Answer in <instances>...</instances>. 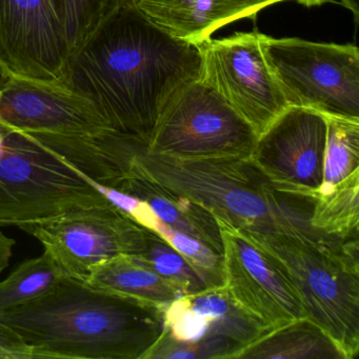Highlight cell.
Instances as JSON below:
<instances>
[{"mask_svg":"<svg viewBox=\"0 0 359 359\" xmlns=\"http://www.w3.org/2000/svg\"><path fill=\"white\" fill-rule=\"evenodd\" d=\"M201 73L198 45L172 36L129 5L68 58L64 81L115 132L148 146L165 104Z\"/></svg>","mask_w":359,"mask_h":359,"instance_id":"1","label":"cell"},{"mask_svg":"<svg viewBox=\"0 0 359 359\" xmlns=\"http://www.w3.org/2000/svg\"><path fill=\"white\" fill-rule=\"evenodd\" d=\"M0 321L36 359H144L165 330V306L94 289L66 276Z\"/></svg>","mask_w":359,"mask_h":359,"instance_id":"2","label":"cell"},{"mask_svg":"<svg viewBox=\"0 0 359 359\" xmlns=\"http://www.w3.org/2000/svg\"><path fill=\"white\" fill-rule=\"evenodd\" d=\"M133 171L199 203L237 230L320 239L311 226L315 197L277 188L251 158L136 156Z\"/></svg>","mask_w":359,"mask_h":359,"instance_id":"3","label":"cell"},{"mask_svg":"<svg viewBox=\"0 0 359 359\" xmlns=\"http://www.w3.org/2000/svg\"><path fill=\"white\" fill-rule=\"evenodd\" d=\"M241 231V230H239ZM283 269L306 317L320 327L346 359L359 351V238L262 234L243 231Z\"/></svg>","mask_w":359,"mask_h":359,"instance_id":"4","label":"cell"},{"mask_svg":"<svg viewBox=\"0 0 359 359\" xmlns=\"http://www.w3.org/2000/svg\"><path fill=\"white\" fill-rule=\"evenodd\" d=\"M100 187L26 132L0 126V226L26 228L111 205Z\"/></svg>","mask_w":359,"mask_h":359,"instance_id":"5","label":"cell"},{"mask_svg":"<svg viewBox=\"0 0 359 359\" xmlns=\"http://www.w3.org/2000/svg\"><path fill=\"white\" fill-rule=\"evenodd\" d=\"M266 62L290 107L359 119V52L353 45L262 34Z\"/></svg>","mask_w":359,"mask_h":359,"instance_id":"6","label":"cell"},{"mask_svg":"<svg viewBox=\"0 0 359 359\" xmlns=\"http://www.w3.org/2000/svg\"><path fill=\"white\" fill-rule=\"evenodd\" d=\"M256 140L251 126L197 79L165 104L147 151L178 159L251 158Z\"/></svg>","mask_w":359,"mask_h":359,"instance_id":"7","label":"cell"},{"mask_svg":"<svg viewBox=\"0 0 359 359\" xmlns=\"http://www.w3.org/2000/svg\"><path fill=\"white\" fill-rule=\"evenodd\" d=\"M199 79L219 94L258 135L287 108L262 48V33L238 32L198 45Z\"/></svg>","mask_w":359,"mask_h":359,"instance_id":"8","label":"cell"},{"mask_svg":"<svg viewBox=\"0 0 359 359\" xmlns=\"http://www.w3.org/2000/svg\"><path fill=\"white\" fill-rule=\"evenodd\" d=\"M22 230L43 245L67 276L81 281L111 258L144 253L148 236V229L113 203L73 210Z\"/></svg>","mask_w":359,"mask_h":359,"instance_id":"9","label":"cell"},{"mask_svg":"<svg viewBox=\"0 0 359 359\" xmlns=\"http://www.w3.org/2000/svg\"><path fill=\"white\" fill-rule=\"evenodd\" d=\"M62 0H0V67L16 79L65 83Z\"/></svg>","mask_w":359,"mask_h":359,"instance_id":"10","label":"cell"},{"mask_svg":"<svg viewBox=\"0 0 359 359\" xmlns=\"http://www.w3.org/2000/svg\"><path fill=\"white\" fill-rule=\"evenodd\" d=\"M224 245V287L252 316L274 330L306 318L278 262L249 235L217 219Z\"/></svg>","mask_w":359,"mask_h":359,"instance_id":"11","label":"cell"},{"mask_svg":"<svg viewBox=\"0 0 359 359\" xmlns=\"http://www.w3.org/2000/svg\"><path fill=\"white\" fill-rule=\"evenodd\" d=\"M325 115L290 107L257 136L251 159L280 190L316 197L323 180Z\"/></svg>","mask_w":359,"mask_h":359,"instance_id":"12","label":"cell"},{"mask_svg":"<svg viewBox=\"0 0 359 359\" xmlns=\"http://www.w3.org/2000/svg\"><path fill=\"white\" fill-rule=\"evenodd\" d=\"M0 126L62 137L117 133L91 102L65 83L8 77L0 89Z\"/></svg>","mask_w":359,"mask_h":359,"instance_id":"13","label":"cell"},{"mask_svg":"<svg viewBox=\"0 0 359 359\" xmlns=\"http://www.w3.org/2000/svg\"><path fill=\"white\" fill-rule=\"evenodd\" d=\"M272 331L243 310L226 287L184 295L165 306V332L176 341L224 338L241 350Z\"/></svg>","mask_w":359,"mask_h":359,"instance_id":"14","label":"cell"},{"mask_svg":"<svg viewBox=\"0 0 359 359\" xmlns=\"http://www.w3.org/2000/svg\"><path fill=\"white\" fill-rule=\"evenodd\" d=\"M287 0H131L142 15L172 36L199 45L217 29Z\"/></svg>","mask_w":359,"mask_h":359,"instance_id":"15","label":"cell"},{"mask_svg":"<svg viewBox=\"0 0 359 359\" xmlns=\"http://www.w3.org/2000/svg\"><path fill=\"white\" fill-rule=\"evenodd\" d=\"M114 190L144 201L159 222L201 241L220 255L224 253L215 216L192 199L134 171Z\"/></svg>","mask_w":359,"mask_h":359,"instance_id":"16","label":"cell"},{"mask_svg":"<svg viewBox=\"0 0 359 359\" xmlns=\"http://www.w3.org/2000/svg\"><path fill=\"white\" fill-rule=\"evenodd\" d=\"M86 283L100 291L163 306L184 296L180 285L161 276L138 255H119L97 264Z\"/></svg>","mask_w":359,"mask_h":359,"instance_id":"17","label":"cell"},{"mask_svg":"<svg viewBox=\"0 0 359 359\" xmlns=\"http://www.w3.org/2000/svg\"><path fill=\"white\" fill-rule=\"evenodd\" d=\"M234 359H346L337 344L308 318L269 332Z\"/></svg>","mask_w":359,"mask_h":359,"instance_id":"18","label":"cell"},{"mask_svg":"<svg viewBox=\"0 0 359 359\" xmlns=\"http://www.w3.org/2000/svg\"><path fill=\"white\" fill-rule=\"evenodd\" d=\"M311 226L329 236L358 237L359 171L315 197Z\"/></svg>","mask_w":359,"mask_h":359,"instance_id":"19","label":"cell"},{"mask_svg":"<svg viewBox=\"0 0 359 359\" xmlns=\"http://www.w3.org/2000/svg\"><path fill=\"white\" fill-rule=\"evenodd\" d=\"M66 276L45 252L39 257L25 260L0 281V313L46 295Z\"/></svg>","mask_w":359,"mask_h":359,"instance_id":"20","label":"cell"},{"mask_svg":"<svg viewBox=\"0 0 359 359\" xmlns=\"http://www.w3.org/2000/svg\"><path fill=\"white\" fill-rule=\"evenodd\" d=\"M325 117L327 142L323 180L319 193L327 192L351 174L359 171V119Z\"/></svg>","mask_w":359,"mask_h":359,"instance_id":"21","label":"cell"},{"mask_svg":"<svg viewBox=\"0 0 359 359\" xmlns=\"http://www.w3.org/2000/svg\"><path fill=\"white\" fill-rule=\"evenodd\" d=\"M129 5L131 0H62L68 58L79 51L111 16Z\"/></svg>","mask_w":359,"mask_h":359,"instance_id":"22","label":"cell"},{"mask_svg":"<svg viewBox=\"0 0 359 359\" xmlns=\"http://www.w3.org/2000/svg\"><path fill=\"white\" fill-rule=\"evenodd\" d=\"M138 256L161 276L180 285L184 295L208 289L201 275L187 258L154 231L148 229L146 249Z\"/></svg>","mask_w":359,"mask_h":359,"instance_id":"23","label":"cell"},{"mask_svg":"<svg viewBox=\"0 0 359 359\" xmlns=\"http://www.w3.org/2000/svg\"><path fill=\"white\" fill-rule=\"evenodd\" d=\"M154 232L163 237L192 264L208 289L224 287V256L189 235L177 232L157 218Z\"/></svg>","mask_w":359,"mask_h":359,"instance_id":"24","label":"cell"},{"mask_svg":"<svg viewBox=\"0 0 359 359\" xmlns=\"http://www.w3.org/2000/svg\"><path fill=\"white\" fill-rule=\"evenodd\" d=\"M241 351V346L224 338L182 342L172 339L163 332L144 359H233Z\"/></svg>","mask_w":359,"mask_h":359,"instance_id":"25","label":"cell"},{"mask_svg":"<svg viewBox=\"0 0 359 359\" xmlns=\"http://www.w3.org/2000/svg\"><path fill=\"white\" fill-rule=\"evenodd\" d=\"M0 359H36L34 350L0 321Z\"/></svg>","mask_w":359,"mask_h":359,"instance_id":"26","label":"cell"},{"mask_svg":"<svg viewBox=\"0 0 359 359\" xmlns=\"http://www.w3.org/2000/svg\"><path fill=\"white\" fill-rule=\"evenodd\" d=\"M15 239L7 236L0 231V273L9 266L10 259L13 255V248L15 247Z\"/></svg>","mask_w":359,"mask_h":359,"instance_id":"27","label":"cell"},{"mask_svg":"<svg viewBox=\"0 0 359 359\" xmlns=\"http://www.w3.org/2000/svg\"><path fill=\"white\" fill-rule=\"evenodd\" d=\"M339 3L354 14L355 24L357 26L359 20V0H339Z\"/></svg>","mask_w":359,"mask_h":359,"instance_id":"28","label":"cell"},{"mask_svg":"<svg viewBox=\"0 0 359 359\" xmlns=\"http://www.w3.org/2000/svg\"><path fill=\"white\" fill-rule=\"evenodd\" d=\"M293 1L300 4V5L306 6V7H316V6L327 3L330 0H293Z\"/></svg>","mask_w":359,"mask_h":359,"instance_id":"29","label":"cell"},{"mask_svg":"<svg viewBox=\"0 0 359 359\" xmlns=\"http://www.w3.org/2000/svg\"><path fill=\"white\" fill-rule=\"evenodd\" d=\"M8 75L6 74L5 71L3 70V68L0 67V89H1V87H3L4 85H5L6 81H7L8 79Z\"/></svg>","mask_w":359,"mask_h":359,"instance_id":"30","label":"cell"},{"mask_svg":"<svg viewBox=\"0 0 359 359\" xmlns=\"http://www.w3.org/2000/svg\"></svg>","mask_w":359,"mask_h":359,"instance_id":"31","label":"cell"}]
</instances>
